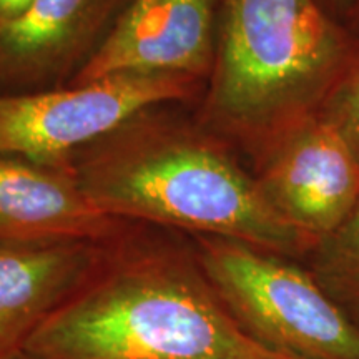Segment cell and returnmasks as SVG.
<instances>
[{
    "mask_svg": "<svg viewBox=\"0 0 359 359\" xmlns=\"http://www.w3.org/2000/svg\"><path fill=\"white\" fill-rule=\"evenodd\" d=\"M34 359H290L236 321L187 233L132 223L40 326Z\"/></svg>",
    "mask_w": 359,
    "mask_h": 359,
    "instance_id": "cell-1",
    "label": "cell"
},
{
    "mask_svg": "<svg viewBox=\"0 0 359 359\" xmlns=\"http://www.w3.org/2000/svg\"><path fill=\"white\" fill-rule=\"evenodd\" d=\"M58 168L97 208L125 222L233 238L298 262L314 245L268 205L245 160L183 103L140 110Z\"/></svg>",
    "mask_w": 359,
    "mask_h": 359,
    "instance_id": "cell-2",
    "label": "cell"
},
{
    "mask_svg": "<svg viewBox=\"0 0 359 359\" xmlns=\"http://www.w3.org/2000/svg\"><path fill=\"white\" fill-rule=\"evenodd\" d=\"M359 37L316 0H223L196 120L251 165L320 114Z\"/></svg>",
    "mask_w": 359,
    "mask_h": 359,
    "instance_id": "cell-3",
    "label": "cell"
},
{
    "mask_svg": "<svg viewBox=\"0 0 359 359\" xmlns=\"http://www.w3.org/2000/svg\"><path fill=\"white\" fill-rule=\"evenodd\" d=\"M191 240L219 298L269 351L290 359H359V327L302 262L233 238Z\"/></svg>",
    "mask_w": 359,
    "mask_h": 359,
    "instance_id": "cell-4",
    "label": "cell"
},
{
    "mask_svg": "<svg viewBox=\"0 0 359 359\" xmlns=\"http://www.w3.org/2000/svg\"><path fill=\"white\" fill-rule=\"evenodd\" d=\"M205 85L187 75L125 72L42 92L0 93V154L58 168L143 109L195 107Z\"/></svg>",
    "mask_w": 359,
    "mask_h": 359,
    "instance_id": "cell-5",
    "label": "cell"
},
{
    "mask_svg": "<svg viewBox=\"0 0 359 359\" xmlns=\"http://www.w3.org/2000/svg\"><path fill=\"white\" fill-rule=\"evenodd\" d=\"M250 170L268 205L313 241L333 233L359 201V161L320 114L283 135Z\"/></svg>",
    "mask_w": 359,
    "mask_h": 359,
    "instance_id": "cell-6",
    "label": "cell"
},
{
    "mask_svg": "<svg viewBox=\"0 0 359 359\" xmlns=\"http://www.w3.org/2000/svg\"><path fill=\"white\" fill-rule=\"evenodd\" d=\"M223 0H132L92 60L69 85L114 74H212Z\"/></svg>",
    "mask_w": 359,
    "mask_h": 359,
    "instance_id": "cell-7",
    "label": "cell"
},
{
    "mask_svg": "<svg viewBox=\"0 0 359 359\" xmlns=\"http://www.w3.org/2000/svg\"><path fill=\"white\" fill-rule=\"evenodd\" d=\"M132 0H34L0 25V93L69 85L92 60Z\"/></svg>",
    "mask_w": 359,
    "mask_h": 359,
    "instance_id": "cell-8",
    "label": "cell"
},
{
    "mask_svg": "<svg viewBox=\"0 0 359 359\" xmlns=\"http://www.w3.org/2000/svg\"><path fill=\"white\" fill-rule=\"evenodd\" d=\"M132 223L97 208L64 168L0 154V250L107 241Z\"/></svg>",
    "mask_w": 359,
    "mask_h": 359,
    "instance_id": "cell-9",
    "label": "cell"
},
{
    "mask_svg": "<svg viewBox=\"0 0 359 359\" xmlns=\"http://www.w3.org/2000/svg\"><path fill=\"white\" fill-rule=\"evenodd\" d=\"M107 241L0 250V359L24 356L40 326L92 273Z\"/></svg>",
    "mask_w": 359,
    "mask_h": 359,
    "instance_id": "cell-10",
    "label": "cell"
},
{
    "mask_svg": "<svg viewBox=\"0 0 359 359\" xmlns=\"http://www.w3.org/2000/svg\"><path fill=\"white\" fill-rule=\"evenodd\" d=\"M302 263L359 327V201L333 233L314 241Z\"/></svg>",
    "mask_w": 359,
    "mask_h": 359,
    "instance_id": "cell-11",
    "label": "cell"
},
{
    "mask_svg": "<svg viewBox=\"0 0 359 359\" xmlns=\"http://www.w3.org/2000/svg\"><path fill=\"white\" fill-rule=\"evenodd\" d=\"M320 115L339 133L359 161V48L331 88Z\"/></svg>",
    "mask_w": 359,
    "mask_h": 359,
    "instance_id": "cell-12",
    "label": "cell"
},
{
    "mask_svg": "<svg viewBox=\"0 0 359 359\" xmlns=\"http://www.w3.org/2000/svg\"><path fill=\"white\" fill-rule=\"evenodd\" d=\"M34 0H0V25L20 17Z\"/></svg>",
    "mask_w": 359,
    "mask_h": 359,
    "instance_id": "cell-13",
    "label": "cell"
},
{
    "mask_svg": "<svg viewBox=\"0 0 359 359\" xmlns=\"http://www.w3.org/2000/svg\"><path fill=\"white\" fill-rule=\"evenodd\" d=\"M316 2L330 15H333L334 19L344 22L349 15V12H351V8L354 7V4H356V0H316Z\"/></svg>",
    "mask_w": 359,
    "mask_h": 359,
    "instance_id": "cell-14",
    "label": "cell"
},
{
    "mask_svg": "<svg viewBox=\"0 0 359 359\" xmlns=\"http://www.w3.org/2000/svg\"><path fill=\"white\" fill-rule=\"evenodd\" d=\"M344 24L349 27V30H351L353 34H356L359 37V0H356V4H354V7L351 8V12H349Z\"/></svg>",
    "mask_w": 359,
    "mask_h": 359,
    "instance_id": "cell-15",
    "label": "cell"
},
{
    "mask_svg": "<svg viewBox=\"0 0 359 359\" xmlns=\"http://www.w3.org/2000/svg\"><path fill=\"white\" fill-rule=\"evenodd\" d=\"M17 359H34V358L29 356V354H24V356H20V358H17Z\"/></svg>",
    "mask_w": 359,
    "mask_h": 359,
    "instance_id": "cell-16",
    "label": "cell"
}]
</instances>
